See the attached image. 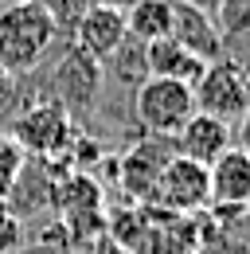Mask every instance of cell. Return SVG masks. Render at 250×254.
<instances>
[{"instance_id": "52a82bcc", "label": "cell", "mask_w": 250, "mask_h": 254, "mask_svg": "<svg viewBox=\"0 0 250 254\" xmlns=\"http://www.w3.org/2000/svg\"><path fill=\"white\" fill-rule=\"evenodd\" d=\"M172 157H176V145H172V137H145V141H137L129 153H122L118 180H122L125 195H129V199H141V203H149L156 176H160V168H164Z\"/></svg>"}, {"instance_id": "277c9868", "label": "cell", "mask_w": 250, "mask_h": 254, "mask_svg": "<svg viewBox=\"0 0 250 254\" xmlns=\"http://www.w3.org/2000/svg\"><path fill=\"white\" fill-rule=\"evenodd\" d=\"M149 203H156L168 215H195L211 203V188H207V164H195L188 157H172L153 184Z\"/></svg>"}, {"instance_id": "9a60e30c", "label": "cell", "mask_w": 250, "mask_h": 254, "mask_svg": "<svg viewBox=\"0 0 250 254\" xmlns=\"http://www.w3.org/2000/svg\"><path fill=\"white\" fill-rule=\"evenodd\" d=\"M215 28L223 39L231 35H250V0H219L215 12H211Z\"/></svg>"}, {"instance_id": "ac0fdd59", "label": "cell", "mask_w": 250, "mask_h": 254, "mask_svg": "<svg viewBox=\"0 0 250 254\" xmlns=\"http://www.w3.org/2000/svg\"><path fill=\"white\" fill-rule=\"evenodd\" d=\"M12 98H16V74L8 66H0V110H8Z\"/></svg>"}, {"instance_id": "30bf717a", "label": "cell", "mask_w": 250, "mask_h": 254, "mask_svg": "<svg viewBox=\"0 0 250 254\" xmlns=\"http://www.w3.org/2000/svg\"><path fill=\"white\" fill-rule=\"evenodd\" d=\"M168 35H172L176 43H184L191 55H199L203 63L223 59V35H219L215 20H211L207 12H195V8L172 0V32Z\"/></svg>"}, {"instance_id": "6da1fadb", "label": "cell", "mask_w": 250, "mask_h": 254, "mask_svg": "<svg viewBox=\"0 0 250 254\" xmlns=\"http://www.w3.org/2000/svg\"><path fill=\"white\" fill-rule=\"evenodd\" d=\"M59 20L43 0H12L0 8V66L16 78L31 74L59 43Z\"/></svg>"}, {"instance_id": "ba28073f", "label": "cell", "mask_w": 250, "mask_h": 254, "mask_svg": "<svg viewBox=\"0 0 250 254\" xmlns=\"http://www.w3.org/2000/svg\"><path fill=\"white\" fill-rule=\"evenodd\" d=\"M207 188H211V203L207 207H250V157L239 153L235 145L227 153H219L207 164Z\"/></svg>"}, {"instance_id": "8992f818", "label": "cell", "mask_w": 250, "mask_h": 254, "mask_svg": "<svg viewBox=\"0 0 250 254\" xmlns=\"http://www.w3.org/2000/svg\"><path fill=\"white\" fill-rule=\"evenodd\" d=\"M125 8L122 4H114V0H94L86 4L82 12H78V20H74V47L82 51V55H90L94 63H106L118 47L125 43Z\"/></svg>"}, {"instance_id": "d6986e66", "label": "cell", "mask_w": 250, "mask_h": 254, "mask_svg": "<svg viewBox=\"0 0 250 254\" xmlns=\"http://www.w3.org/2000/svg\"><path fill=\"white\" fill-rule=\"evenodd\" d=\"M176 4H188V8H195V12H207V16H211L219 0H176Z\"/></svg>"}, {"instance_id": "9c48e42d", "label": "cell", "mask_w": 250, "mask_h": 254, "mask_svg": "<svg viewBox=\"0 0 250 254\" xmlns=\"http://www.w3.org/2000/svg\"><path fill=\"white\" fill-rule=\"evenodd\" d=\"M231 122H219L211 114H191L184 126L176 129V137H172V145H176V157H188L195 160V164H211L219 153H227L231 149Z\"/></svg>"}, {"instance_id": "3957f363", "label": "cell", "mask_w": 250, "mask_h": 254, "mask_svg": "<svg viewBox=\"0 0 250 254\" xmlns=\"http://www.w3.org/2000/svg\"><path fill=\"white\" fill-rule=\"evenodd\" d=\"M12 141L20 145V153L24 157H59L70 149V141H74V126H70V110L62 106L59 98H51V102H39V106H31L28 114H20L16 118V126H12Z\"/></svg>"}, {"instance_id": "2e32d148", "label": "cell", "mask_w": 250, "mask_h": 254, "mask_svg": "<svg viewBox=\"0 0 250 254\" xmlns=\"http://www.w3.org/2000/svg\"><path fill=\"white\" fill-rule=\"evenodd\" d=\"M20 172H24V153H20V145H16L12 137H0V199L16 188Z\"/></svg>"}, {"instance_id": "5b68a950", "label": "cell", "mask_w": 250, "mask_h": 254, "mask_svg": "<svg viewBox=\"0 0 250 254\" xmlns=\"http://www.w3.org/2000/svg\"><path fill=\"white\" fill-rule=\"evenodd\" d=\"M195 94V110L199 114H211L219 122H239L247 114V70L231 59H215V63L203 66V74L195 78L191 86Z\"/></svg>"}, {"instance_id": "4fadbf2b", "label": "cell", "mask_w": 250, "mask_h": 254, "mask_svg": "<svg viewBox=\"0 0 250 254\" xmlns=\"http://www.w3.org/2000/svg\"><path fill=\"white\" fill-rule=\"evenodd\" d=\"M125 28L133 39L149 43L172 32V0H129L125 8Z\"/></svg>"}, {"instance_id": "7c38bea8", "label": "cell", "mask_w": 250, "mask_h": 254, "mask_svg": "<svg viewBox=\"0 0 250 254\" xmlns=\"http://www.w3.org/2000/svg\"><path fill=\"white\" fill-rule=\"evenodd\" d=\"M98 74H102V63H94L90 55H82L78 47H70V63L59 66V90H62V106H86L94 94H98Z\"/></svg>"}, {"instance_id": "ffe728a7", "label": "cell", "mask_w": 250, "mask_h": 254, "mask_svg": "<svg viewBox=\"0 0 250 254\" xmlns=\"http://www.w3.org/2000/svg\"><path fill=\"white\" fill-rule=\"evenodd\" d=\"M247 110H250V66H247Z\"/></svg>"}, {"instance_id": "8fae6325", "label": "cell", "mask_w": 250, "mask_h": 254, "mask_svg": "<svg viewBox=\"0 0 250 254\" xmlns=\"http://www.w3.org/2000/svg\"><path fill=\"white\" fill-rule=\"evenodd\" d=\"M145 66L153 78H176V82H188L195 86V78L203 74V59L191 55L184 43H176L172 35H160V39H149L145 43Z\"/></svg>"}, {"instance_id": "7a4b0ae2", "label": "cell", "mask_w": 250, "mask_h": 254, "mask_svg": "<svg viewBox=\"0 0 250 254\" xmlns=\"http://www.w3.org/2000/svg\"><path fill=\"white\" fill-rule=\"evenodd\" d=\"M133 114L149 137H176V129L195 114V94L176 78H145L133 90Z\"/></svg>"}, {"instance_id": "e0dca14e", "label": "cell", "mask_w": 250, "mask_h": 254, "mask_svg": "<svg viewBox=\"0 0 250 254\" xmlns=\"http://www.w3.org/2000/svg\"><path fill=\"white\" fill-rule=\"evenodd\" d=\"M231 137H235L231 145H235L239 153H247V157H250V110L239 118V122H235V126H231Z\"/></svg>"}, {"instance_id": "5bb4252c", "label": "cell", "mask_w": 250, "mask_h": 254, "mask_svg": "<svg viewBox=\"0 0 250 254\" xmlns=\"http://www.w3.org/2000/svg\"><path fill=\"white\" fill-rule=\"evenodd\" d=\"M106 63H110V70H114L122 82H129L133 90L149 78V66H145V43H141V39H133V35H125V43L110 55V59H106Z\"/></svg>"}]
</instances>
